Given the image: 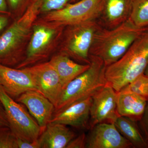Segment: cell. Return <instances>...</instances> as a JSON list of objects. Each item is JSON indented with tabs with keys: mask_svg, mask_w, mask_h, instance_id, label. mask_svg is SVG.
Instances as JSON below:
<instances>
[{
	"mask_svg": "<svg viewBox=\"0 0 148 148\" xmlns=\"http://www.w3.org/2000/svg\"><path fill=\"white\" fill-rule=\"evenodd\" d=\"M0 12L10 13L6 0H0Z\"/></svg>",
	"mask_w": 148,
	"mask_h": 148,
	"instance_id": "30",
	"label": "cell"
},
{
	"mask_svg": "<svg viewBox=\"0 0 148 148\" xmlns=\"http://www.w3.org/2000/svg\"><path fill=\"white\" fill-rule=\"evenodd\" d=\"M9 127V124L5 110L2 104L0 102V127Z\"/></svg>",
	"mask_w": 148,
	"mask_h": 148,
	"instance_id": "28",
	"label": "cell"
},
{
	"mask_svg": "<svg viewBox=\"0 0 148 148\" xmlns=\"http://www.w3.org/2000/svg\"><path fill=\"white\" fill-rule=\"evenodd\" d=\"M10 13L0 12V34L8 27Z\"/></svg>",
	"mask_w": 148,
	"mask_h": 148,
	"instance_id": "26",
	"label": "cell"
},
{
	"mask_svg": "<svg viewBox=\"0 0 148 148\" xmlns=\"http://www.w3.org/2000/svg\"><path fill=\"white\" fill-rule=\"evenodd\" d=\"M76 137L67 125L49 122L38 140L39 148H66L69 143Z\"/></svg>",
	"mask_w": 148,
	"mask_h": 148,
	"instance_id": "15",
	"label": "cell"
},
{
	"mask_svg": "<svg viewBox=\"0 0 148 148\" xmlns=\"http://www.w3.org/2000/svg\"><path fill=\"white\" fill-rule=\"evenodd\" d=\"M54 29L45 26H35L34 33L27 49V58L23 64L18 67L26 66L36 61L40 53L50 42L55 34Z\"/></svg>",
	"mask_w": 148,
	"mask_h": 148,
	"instance_id": "18",
	"label": "cell"
},
{
	"mask_svg": "<svg viewBox=\"0 0 148 148\" xmlns=\"http://www.w3.org/2000/svg\"><path fill=\"white\" fill-rule=\"evenodd\" d=\"M119 92L134 93L148 101V77L145 74L140 75L123 88Z\"/></svg>",
	"mask_w": 148,
	"mask_h": 148,
	"instance_id": "21",
	"label": "cell"
},
{
	"mask_svg": "<svg viewBox=\"0 0 148 148\" xmlns=\"http://www.w3.org/2000/svg\"><path fill=\"white\" fill-rule=\"evenodd\" d=\"M139 122V127L148 143V103L146 105L143 116Z\"/></svg>",
	"mask_w": 148,
	"mask_h": 148,
	"instance_id": "25",
	"label": "cell"
},
{
	"mask_svg": "<svg viewBox=\"0 0 148 148\" xmlns=\"http://www.w3.org/2000/svg\"><path fill=\"white\" fill-rule=\"evenodd\" d=\"M116 103L117 112L119 116L139 122L143 116L147 101L134 93L119 92Z\"/></svg>",
	"mask_w": 148,
	"mask_h": 148,
	"instance_id": "16",
	"label": "cell"
},
{
	"mask_svg": "<svg viewBox=\"0 0 148 148\" xmlns=\"http://www.w3.org/2000/svg\"><path fill=\"white\" fill-rule=\"evenodd\" d=\"M144 73L148 77V64L147 66V67H146Z\"/></svg>",
	"mask_w": 148,
	"mask_h": 148,
	"instance_id": "31",
	"label": "cell"
},
{
	"mask_svg": "<svg viewBox=\"0 0 148 148\" xmlns=\"http://www.w3.org/2000/svg\"><path fill=\"white\" fill-rule=\"evenodd\" d=\"M92 97L73 103L55 113L50 122L61 123L80 129H89Z\"/></svg>",
	"mask_w": 148,
	"mask_h": 148,
	"instance_id": "13",
	"label": "cell"
},
{
	"mask_svg": "<svg viewBox=\"0 0 148 148\" xmlns=\"http://www.w3.org/2000/svg\"><path fill=\"white\" fill-rule=\"evenodd\" d=\"M89 69L64 88L55 108V112L77 101L91 97L107 84L106 66L101 58L89 56Z\"/></svg>",
	"mask_w": 148,
	"mask_h": 148,
	"instance_id": "3",
	"label": "cell"
},
{
	"mask_svg": "<svg viewBox=\"0 0 148 148\" xmlns=\"http://www.w3.org/2000/svg\"><path fill=\"white\" fill-rule=\"evenodd\" d=\"M0 84L6 93L14 100L28 90H37L31 75L26 69L19 70L1 64Z\"/></svg>",
	"mask_w": 148,
	"mask_h": 148,
	"instance_id": "12",
	"label": "cell"
},
{
	"mask_svg": "<svg viewBox=\"0 0 148 148\" xmlns=\"http://www.w3.org/2000/svg\"><path fill=\"white\" fill-rule=\"evenodd\" d=\"M15 101L27 107L43 131L52 119L55 112V107L53 103L36 90H28Z\"/></svg>",
	"mask_w": 148,
	"mask_h": 148,
	"instance_id": "11",
	"label": "cell"
},
{
	"mask_svg": "<svg viewBox=\"0 0 148 148\" xmlns=\"http://www.w3.org/2000/svg\"><path fill=\"white\" fill-rule=\"evenodd\" d=\"M58 73L63 89L73 80L89 69L90 64H78L69 56L59 55L49 61Z\"/></svg>",
	"mask_w": 148,
	"mask_h": 148,
	"instance_id": "17",
	"label": "cell"
},
{
	"mask_svg": "<svg viewBox=\"0 0 148 148\" xmlns=\"http://www.w3.org/2000/svg\"><path fill=\"white\" fill-rule=\"evenodd\" d=\"M0 148H18L17 138L9 127H0Z\"/></svg>",
	"mask_w": 148,
	"mask_h": 148,
	"instance_id": "22",
	"label": "cell"
},
{
	"mask_svg": "<svg viewBox=\"0 0 148 148\" xmlns=\"http://www.w3.org/2000/svg\"><path fill=\"white\" fill-rule=\"evenodd\" d=\"M86 148H131L130 142L120 133L114 123L103 122L90 129Z\"/></svg>",
	"mask_w": 148,
	"mask_h": 148,
	"instance_id": "10",
	"label": "cell"
},
{
	"mask_svg": "<svg viewBox=\"0 0 148 148\" xmlns=\"http://www.w3.org/2000/svg\"><path fill=\"white\" fill-rule=\"evenodd\" d=\"M117 92L108 83L92 96L89 130L103 122L114 123L119 116L117 112Z\"/></svg>",
	"mask_w": 148,
	"mask_h": 148,
	"instance_id": "9",
	"label": "cell"
},
{
	"mask_svg": "<svg viewBox=\"0 0 148 148\" xmlns=\"http://www.w3.org/2000/svg\"><path fill=\"white\" fill-rule=\"evenodd\" d=\"M25 0H6L7 3L8 7V11L15 12L18 9Z\"/></svg>",
	"mask_w": 148,
	"mask_h": 148,
	"instance_id": "27",
	"label": "cell"
},
{
	"mask_svg": "<svg viewBox=\"0 0 148 148\" xmlns=\"http://www.w3.org/2000/svg\"><path fill=\"white\" fill-rule=\"evenodd\" d=\"M86 136L83 133L74 138L69 143L66 148H85L86 147Z\"/></svg>",
	"mask_w": 148,
	"mask_h": 148,
	"instance_id": "24",
	"label": "cell"
},
{
	"mask_svg": "<svg viewBox=\"0 0 148 148\" xmlns=\"http://www.w3.org/2000/svg\"><path fill=\"white\" fill-rule=\"evenodd\" d=\"M71 26L67 36L66 49L75 58L90 64L89 52L96 33L103 27L99 19L90 20Z\"/></svg>",
	"mask_w": 148,
	"mask_h": 148,
	"instance_id": "7",
	"label": "cell"
},
{
	"mask_svg": "<svg viewBox=\"0 0 148 148\" xmlns=\"http://www.w3.org/2000/svg\"><path fill=\"white\" fill-rule=\"evenodd\" d=\"M148 30L136 27L129 19L113 29L102 27L95 35L89 54L101 58L108 67L119 60Z\"/></svg>",
	"mask_w": 148,
	"mask_h": 148,
	"instance_id": "1",
	"label": "cell"
},
{
	"mask_svg": "<svg viewBox=\"0 0 148 148\" xmlns=\"http://www.w3.org/2000/svg\"><path fill=\"white\" fill-rule=\"evenodd\" d=\"M18 148H39L38 141L34 143L24 141L17 138Z\"/></svg>",
	"mask_w": 148,
	"mask_h": 148,
	"instance_id": "29",
	"label": "cell"
},
{
	"mask_svg": "<svg viewBox=\"0 0 148 148\" xmlns=\"http://www.w3.org/2000/svg\"><path fill=\"white\" fill-rule=\"evenodd\" d=\"M36 2L42 12L57 10L63 8L73 0H33Z\"/></svg>",
	"mask_w": 148,
	"mask_h": 148,
	"instance_id": "23",
	"label": "cell"
},
{
	"mask_svg": "<svg viewBox=\"0 0 148 148\" xmlns=\"http://www.w3.org/2000/svg\"><path fill=\"white\" fill-rule=\"evenodd\" d=\"M120 133L132 144L133 148H148V143L138 122L119 116L114 123Z\"/></svg>",
	"mask_w": 148,
	"mask_h": 148,
	"instance_id": "19",
	"label": "cell"
},
{
	"mask_svg": "<svg viewBox=\"0 0 148 148\" xmlns=\"http://www.w3.org/2000/svg\"><path fill=\"white\" fill-rule=\"evenodd\" d=\"M39 8L38 3L33 1L23 17L12 22L0 34V64L13 68L17 64L18 46L29 33Z\"/></svg>",
	"mask_w": 148,
	"mask_h": 148,
	"instance_id": "4",
	"label": "cell"
},
{
	"mask_svg": "<svg viewBox=\"0 0 148 148\" xmlns=\"http://www.w3.org/2000/svg\"><path fill=\"white\" fill-rule=\"evenodd\" d=\"M103 3L104 0H80L61 9L49 12L46 19L58 25L69 26L99 19Z\"/></svg>",
	"mask_w": 148,
	"mask_h": 148,
	"instance_id": "6",
	"label": "cell"
},
{
	"mask_svg": "<svg viewBox=\"0 0 148 148\" xmlns=\"http://www.w3.org/2000/svg\"><path fill=\"white\" fill-rule=\"evenodd\" d=\"M0 102L5 110L9 127L16 138L32 143L37 142L42 129L21 103L10 97L1 85Z\"/></svg>",
	"mask_w": 148,
	"mask_h": 148,
	"instance_id": "5",
	"label": "cell"
},
{
	"mask_svg": "<svg viewBox=\"0 0 148 148\" xmlns=\"http://www.w3.org/2000/svg\"><path fill=\"white\" fill-rule=\"evenodd\" d=\"M134 0H104L99 21L104 28H115L129 19Z\"/></svg>",
	"mask_w": 148,
	"mask_h": 148,
	"instance_id": "14",
	"label": "cell"
},
{
	"mask_svg": "<svg viewBox=\"0 0 148 148\" xmlns=\"http://www.w3.org/2000/svg\"><path fill=\"white\" fill-rule=\"evenodd\" d=\"M148 64V30L115 63L106 67L105 77L116 92L144 73Z\"/></svg>",
	"mask_w": 148,
	"mask_h": 148,
	"instance_id": "2",
	"label": "cell"
},
{
	"mask_svg": "<svg viewBox=\"0 0 148 148\" xmlns=\"http://www.w3.org/2000/svg\"><path fill=\"white\" fill-rule=\"evenodd\" d=\"M147 28H148V27H147Z\"/></svg>",
	"mask_w": 148,
	"mask_h": 148,
	"instance_id": "32",
	"label": "cell"
},
{
	"mask_svg": "<svg viewBox=\"0 0 148 148\" xmlns=\"http://www.w3.org/2000/svg\"><path fill=\"white\" fill-rule=\"evenodd\" d=\"M129 19L139 28L148 27V0H134Z\"/></svg>",
	"mask_w": 148,
	"mask_h": 148,
	"instance_id": "20",
	"label": "cell"
},
{
	"mask_svg": "<svg viewBox=\"0 0 148 148\" xmlns=\"http://www.w3.org/2000/svg\"><path fill=\"white\" fill-rule=\"evenodd\" d=\"M0 86H1V84H0Z\"/></svg>",
	"mask_w": 148,
	"mask_h": 148,
	"instance_id": "33",
	"label": "cell"
},
{
	"mask_svg": "<svg viewBox=\"0 0 148 148\" xmlns=\"http://www.w3.org/2000/svg\"><path fill=\"white\" fill-rule=\"evenodd\" d=\"M24 69L31 75L37 91L47 98L56 108L63 88L53 66L49 62Z\"/></svg>",
	"mask_w": 148,
	"mask_h": 148,
	"instance_id": "8",
	"label": "cell"
}]
</instances>
